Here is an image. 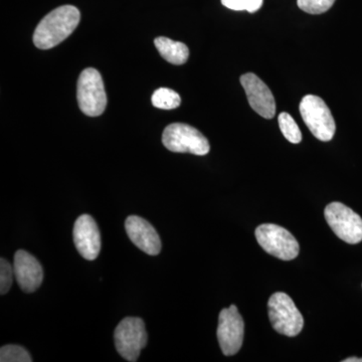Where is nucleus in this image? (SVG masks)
<instances>
[{
  "label": "nucleus",
  "mask_w": 362,
  "mask_h": 362,
  "mask_svg": "<svg viewBox=\"0 0 362 362\" xmlns=\"http://www.w3.org/2000/svg\"><path fill=\"white\" fill-rule=\"evenodd\" d=\"M216 333L225 356H235L240 351L244 341L245 323L235 305L221 311Z\"/></svg>",
  "instance_id": "1a4fd4ad"
},
{
  "label": "nucleus",
  "mask_w": 362,
  "mask_h": 362,
  "mask_svg": "<svg viewBox=\"0 0 362 362\" xmlns=\"http://www.w3.org/2000/svg\"><path fill=\"white\" fill-rule=\"evenodd\" d=\"M162 143L169 151L206 156L211 149L206 137L192 126L183 123L168 125L162 134Z\"/></svg>",
  "instance_id": "20e7f679"
},
{
  "label": "nucleus",
  "mask_w": 362,
  "mask_h": 362,
  "mask_svg": "<svg viewBox=\"0 0 362 362\" xmlns=\"http://www.w3.org/2000/svg\"><path fill=\"white\" fill-rule=\"evenodd\" d=\"M268 311L272 326L280 334L294 337L303 329V316L291 298L285 293L272 295L268 302Z\"/></svg>",
  "instance_id": "f03ea898"
},
{
  "label": "nucleus",
  "mask_w": 362,
  "mask_h": 362,
  "mask_svg": "<svg viewBox=\"0 0 362 362\" xmlns=\"http://www.w3.org/2000/svg\"><path fill=\"white\" fill-rule=\"evenodd\" d=\"M74 243L83 258L94 261L101 251V233L96 221L89 214L78 216L74 226Z\"/></svg>",
  "instance_id": "9b49d317"
},
{
  "label": "nucleus",
  "mask_w": 362,
  "mask_h": 362,
  "mask_svg": "<svg viewBox=\"0 0 362 362\" xmlns=\"http://www.w3.org/2000/svg\"><path fill=\"white\" fill-rule=\"evenodd\" d=\"M77 98L78 107L85 115L97 117L103 114L107 106V95L99 71L88 68L81 73Z\"/></svg>",
  "instance_id": "39448f33"
},
{
  "label": "nucleus",
  "mask_w": 362,
  "mask_h": 362,
  "mask_svg": "<svg viewBox=\"0 0 362 362\" xmlns=\"http://www.w3.org/2000/svg\"><path fill=\"white\" fill-rule=\"evenodd\" d=\"M278 122L283 135L288 141L294 143V144L302 141L301 131L290 114L286 113V112L281 113L279 115Z\"/></svg>",
  "instance_id": "dca6fc26"
},
{
  "label": "nucleus",
  "mask_w": 362,
  "mask_h": 362,
  "mask_svg": "<svg viewBox=\"0 0 362 362\" xmlns=\"http://www.w3.org/2000/svg\"><path fill=\"white\" fill-rule=\"evenodd\" d=\"M152 104L162 110H173L180 107L181 98L175 90L160 88L152 95Z\"/></svg>",
  "instance_id": "2eb2a0df"
},
{
  "label": "nucleus",
  "mask_w": 362,
  "mask_h": 362,
  "mask_svg": "<svg viewBox=\"0 0 362 362\" xmlns=\"http://www.w3.org/2000/svg\"><path fill=\"white\" fill-rule=\"evenodd\" d=\"M77 7L59 6L42 18L35 30L33 44L40 49H49L70 37L80 23Z\"/></svg>",
  "instance_id": "f257e3e1"
},
{
  "label": "nucleus",
  "mask_w": 362,
  "mask_h": 362,
  "mask_svg": "<svg viewBox=\"0 0 362 362\" xmlns=\"http://www.w3.org/2000/svg\"><path fill=\"white\" fill-rule=\"evenodd\" d=\"M335 0H297L298 7L305 13L321 14L329 11Z\"/></svg>",
  "instance_id": "a211bd4d"
},
{
  "label": "nucleus",
  "mask_w": 362,
  "mask_h": 362,
  "mask_svg": "<svg viewBox=\"0 0 362 362\" xmlns=\"http://www.w3.org/2000/svg\"><path fill=\"white\" fill-rule=\"evenodd\" d=\"M221 4L232 11L254 13L263 6L264 0H221Z\"/></svg>",
  "instance_id": "6ab92c4d"
},
{
  "label": "nucleus",
  "mask_w": 362,
  "mask_h": 362,
  "mask_svg": "<svg viewBox=\"0 0 362 362\" xmlns=\"http://www.w3.org/2000/svg\"><path fill=\"white\" fill-rule=\"evenodd\" d=\"M300 113L307 127L320 141L332 139L337 131V124L330 109L320 97L307 95L300 103Z\"/></svg>",
  "instance_id": "7ed1b4c3"
},
{
  "label": "nucleus",
  "mask_w": 362,
  "mask_h": 362,
  "mask_svg": "<svg viewBox=\"0 0 362 362\" xmlns=\"http://www.w3.org/2000/svg\"><path fill=\"white\" fill-rule=\"evenodd\" d=\"M1 362H32L33 358L28 350L20 345H4L0 349Z\"/></svg>",
  "instance_id": "f3484780"
},
{
  "label": "nucleus",
  "mask_w": 362,
  "mask_h": 362,
  "mask_svg": "<svg viewBox=\"0 0 362 362\" xmlns=\"http://www.w3.org/2000/svg\"><path fill=\"white\" fill-rule=\"evenodd\" d=\"M325 220L333 233L347 244L362 240V218L356 211L341 202H331L324 211Z\"/></svg>",
  "instance_id": "6e6552de"
},
{
  "label": "nucleus",
  "mask_w": 362,
  "mask_h": 362,
  "mask_svg": "<svg viewBox=\"0 0 362 362\" xmlns=\"http://www.w3.org/2000/svg\"><path fill=\"white\" fill-rule=\"evenodd\" d=\"M126 233L131 242L150 256H157L161 251V240L151 223L138 216H128L125 221Z\"/></svg>",
  "instance_id": "ddd939ff"
},
{
  "label": "nucleus",
  "mask_w": 362,
  "mask_h": 362,
  "mask_svg": "<svg viewBox=\"0 0 362 362\" xmlns=\"http://www.w3.org/2000/svg\"><path fill=\"white\" fill-rule=\"evenodd\" d=\"M343 362H362V358H357V357H349V358L344 359Z\"/></svg>",
  "instance_id": "412c9836"
},
{
  "label": "nucleus",
  "mask_w": 362,
  "mask_h": 362,
  "mask_svg": "<svg viewBox=\"0 0 362 362\" xmlns=\"http://www.w3.org/2000/svg\"><path fill=\"white\" fill-rule=\"evenodd\" d=\"M157 51L162 58L173 65L180 66L187 63L189 57V49L183 42H175L168 37H157L154 40Z\"/></svg>",
  "instance_id": "4468645a"
},
{
  "label": "nucleus",
  "mask_w": 362,
  "mask_h": 362,
  "mask_svg": "<svg viewBox=\"0 0 362 362\" xmlns=\"http://www.w3.org/2000/svg\"><path fill=\"white\" fill-rule=\"evenodd\" d=\"M14 276L25 293L37 291L44 280V269L33 255L20 250L14 255Z\"/></svg>",
  "instance_id": "f8f14e48"
},
{
  "label": "nucleus",
  "mask_w": 362,
  "mask_h": 362,
  "mask_svg": "<svg viewBox=\"0 0 362 362\" xmlns=\"http://www.w3.org/2000/svg\"><path fill=\"white\" fill-rule=\"evenodd\" d=\"M256 238L264 251L283 259L291 261L299 254V243L289 230L274 223H264L256 230Z\"/></svg>",
  "instance_id": "423d86ee"
},
{
  "label": "nucleus",
  "mask_w": 362,
  "mask_h": 362,
  "mask_svg": "<svg viewBox=\"0 0 362 362\" xmlns=\"http://www.w3.org/2000/svg\"><path fill=\"white\" fill-rule=\"evenodd\" d=\"M114 338L117 351L130 362H135L139 358L141 350L148 341L144 321L137 317L124 318L117 326Z\"/></svg>",
  "instance_id": "0eeeda50"
},
{
  "label": "nucleus",
  "mask_w": 362,
  "mask_h": 362,
  "mask_svg": "<svg viewBox=\"0 0 362 362\" xmlns=\"http://www.w3.org/2000/svg\"><path fill=\"white\" fill-rule=\"evenodd\" d=\"M240 80L252 110L263 118H274L276 114L275 98L268 86L252 73L245 74Z\"/></svg>",
  "instance_id": "9d476101"
},
{
  "label": "nucleus",
  "mask_w": 362,
  "mask_h": 362,
  "mask_svg": "<svg viewBox=\"0 0 362 362\" xmlns=\"http://www.w3.org/2000/svg\"><path fill=\"white\" fill-rule=\"evenodd\" d=\"M14 276L13 267L8 261L1 258L0 259V294L4 295L11 290Z\"/></svg>",
  "instance_id": "aec40b11"
}]
</instances>
